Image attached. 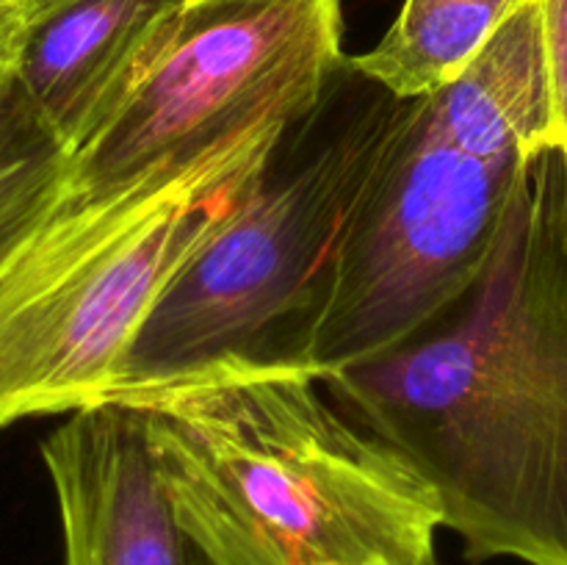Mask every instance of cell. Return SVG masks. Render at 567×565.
Segmentation results:
<instances>
[{
    "mask_svg": "<svg viewBox=\"0 0 567 565\" xmlns=\"http://www.w3.org/2000/svg\"><path fill=\"white\" fill-rule=\"evenodd\" d=\"M396 449L474 563L567 565V158L520 166L474 280L408 338L321 377Z\"/></svg>",
    "mask_w": 567,
    "mask_h": 565,
    "instance_id": "cell-1",
    "label": "cell"
},
{
    "mask_svg": "<svg viewBox=\"0 0 567 565\" xmlns=\"http://www.w3.org/2000/svg\"><path fill=\"white\" fill-rule=\"evenodd\" d=\"M316 97L275 100L127 181L66 177L0 260V432L100 402L164 288L236 219Z\"/></svg>",
    "mask_w": 567,
    "mask_h": 565,
    "instance_id": "cell-2",
    "label": "cell"
},
{
    "mask_svg": "<svg viewBox=\"0 0 567 565\" xmlns=\"http://www.w3.org/2000/svg\"><path fill=\"white\" fill-rule=\"evenodd\" d=\"M308 366L221 358L116 386L161 474L197 487L291 565H441V507L419 471L349 421Z\"/></svg>",
    "mask_w": 567,
    "mask_h": 565,
    "instance_id": "cell-3",
    "label": "cell"
},
{
    "mask_svg": "<svg viewBox=\"0 0 567 565\" xmlns=\"http://www.w3.org/2000/svg\"><path fill=\"white\" fill-rule=\"evenodd\" d=\"M408 105L347 55L236 219L164 288L111 388L221 358L305 366L341 238Z\"/></svg>",
    "mask_w": 567,
    "mask_h": 565,
    "instance_id": "cell-4",
    "label": "cell"
},
{
    "mask_svg": "<svg viewBox=\"0 0 567 565\" xmlns=\"http://www.w3.org/2000/svg\"><path fill=\"white\" fill-rule=\"evenodd\" d=\"M524 164L465 153L410 100L341 238L305 366L321 380L385 352L457 297L485 264Z\"/></svg>",
    "mask_w": 567,
    "mask_h": 565,
    "instance_id": "cell-5",
    "label": "cell"
},
{
    "mask_svg": "<svg viewBox=\"0 0 567 565\" xmlns=\"http://www.w3.org/2000/svg\"><path fill=\"white\" fill-rule=\"evenodd\" d=\"M343 53L341 0H183L164 48L70 177L116 183L288 94L324 89Z\"/></svg>",
    "mask_w": 567,
    "mask_h": 565,
    "instance_id": "cell-6",
    "label": "cell"
},
{
    "mask_svg": "<svg viewBox=\"0 0 567 565\" xmlns=\"http://www.w3.org/2000/svg\"><path fill=\"white\" fill-rule=\"evenodd\" d=\"M42 441L64 565H210L177 524L133 408L94 402Z\"/></svg>",
    "mask_w": 567,
    "mask_h": 565,
    "instance_id": "cell-7",
    "label": "cell"
},
{
    "mask_svg": "<svg viewBox=\"0 0 567 565\" xmlns=\"http://www.w3.org/2000/svg\"><path fill=\"white\" fill-rule=\"evenodd\" d=\"M183 0H64L28 17L14 94L75 153L120 116Z\"/></svg>",
    "mask_w": 567,
    "mask_h": 565,
    "instance_id": "cell-8",
    "label": "cell"
},
{
    "mask_svg": "<svg viewBox=\"0 0 567 565\" xmlns=\"http://www.w3.org/2000/svg\"><path fill=\"white\" fill-rule=\"evenodd\" d=\"M432 125L482 158L524 164L551 147V97L537 0H520L485 48L437 92L421 97Z\"/></svg>",
    "mask_w": 567,
    "mask_h": 565,
    "instance_id": "cell-9",
    "label": "cell"
},
{
    "mask_svg": "<svg viewBox=\"0 0 567 565\" xmlns=\"http://www.w3.org/2000/svg\"><path fill=\"white\" fill-rule=\"evenodd\" d=\"M520 0H404L385 37L349 55L354 70L402 100L452 83Z\"/></svg>",
    "mask_w": 567,
    "mask_h": 565,
    "instance_id": "cell-10",
    "label": "cell"
},
{
    "mask_svg": "<svg viewBox=\"0 0 567 565\" xmlns=\"http://www.w3.org/2000/svg\"><path fill=\"white\" fill-rule=\"evenodd\" d=\"M70 177V155L14 94L0 105V260Z\"/></svg>",
    "mask_w": 567,
    "mask_h": 565,
    "instance_id": "cell-11",
    "label": "cell"
},
{
    "mask_svg": "<svg viewBox=\"0 0 567 565\" xmlns=\"http://www.w3.org/2000/svg\"><path fill=\"white\" fill-rule=\"evenodd\" d=\"M548 97H551V147L567 158V0H537Z\"/></svg>",
    "mask_w": 567,
    "mask_h": 565,
    "instance_id": "cell-12",
    "label": "cell"
},
{
    "mask_svg": "<svg viewBox=\"0 0 567 565\" xmlns=\"http://www.w3.org/2000/svg\"><path fill=\"white\" fill-rule=\"evenodd\" d=\"M28 31V17L22 6H9L0 9V105L14 89L17 61H20L22 39Z\"/></svg>",
    "mask_w": 567,
    "mask_h": 565,
    "instance_id": "cell-13",
    "label": "cell"
},
{
    "mask_svg": "<svg viewBox=\"0 0 567 565\" xmlns=\"http://www.w3.org/2000/svg\"><path fill=\"white\" fill-rule=\"evenodd\" d=\"M59 3H64V0H22L20 6L25 9L28 17H37V14H42V11L53 9V6H59Z\"/></svg>",
    "mask_w": 567,
    "mask_h": 565,
    "instance_id": "cell-14",
    "label": "cell"
},
{
    "mask_svg": "<svg viewBox=\"0 0 567 565\" xmlns=\"http://www.w3.org/2000/svg\"><path fill=\"white\" fill-rule=\"evenodd\" d=\"M22 0H0V9H9V6H20Z\"/></svg>",
    "mask_w": 567,
    "mask_h": 565,
    "instance_id": "cell-15",
    "label": "cell"
},
{
    "mask_svg": "<svg viewBox=\"0 0 567 565\" xmlns=\"http://www.w3.org/2000/svg\"><path fill=\"white\" fill-rule=\"evenodd\" d=\"M310 565H343V563H330V559H327V563H310Z\"/></svg>",
    "mask_w": 567,
    "mask_h": 565,
    "instance_id": "cell-16",
    "label": "cell"
}]
</instances>
